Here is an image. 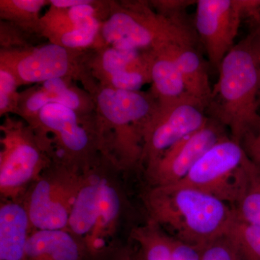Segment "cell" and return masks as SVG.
<instances>
[{"instance_id": "obj_1", "label": "cell", "mask_w": 260, "mask_h": 260, "mask_svg": "<svg viewBox=\"0 0 260 260\" xmlns=\"http://www.w3.org/2000/svg\"><path fill=\"white\" fill-rule=\"evenodd\" d=\"M115 170L104 157L84 169L67 229L95 260H124L129 254L117 251L114 244L124 209Z\"/></svg>"}, {"instance_id": "obj_2", "label": "cell", "mask_w": 260, "mask_h": 260, "mask_svg": "<svg viewBox=\"0 0 260 260\" xmlns=\"http://www.w3.org/2000/svg\"><path fill=\"white\" fill-rule=\"evenodd\" d=\"M143 202L149 221L174 239L198 248L225 234L235 218L229 203L178 184L150 186Z\"/></svg>"}, {"instance_id": "obj_3", "label": "cell", "mask_w": 260, "mask_h": 260, "mask_svg": "<svg viewBox=\"0 0 260 260\" xmlns=\"http://www.w3.org/2000/svg\"><path fill=\"white\" fill-rule=\"evenodd\" d=\"M208 109L211 119L229 128L242 143L260 120V56L251 35L228 53L219 68Z\"/></svg>"}, {"instance_id": "obj_4", "label": "cell", "mask_w": 260, "mask_h": 260, "mask_svg": "<svg viewBox=\"0 0 260 260\" xmlns=\"http://www.w3.org/2000/svg\"><path fill=\"white\" fill-rule=\"evenodd\" d=\"M92 93L102 156L118 170L141 164L143 130L158 103L151 94L101 85Z\"/></svg>"}, {"instance_id": "obj_5", "label": "cell", "mask_w": 260, "mask_h": 260, "mask_svg": "<svg viewBox=\"0 0 260 260\" xmlns=\"http://www.w3.org/2000/svg\"><path fill=\"white\" fill-rule=\"evenodd\" d=\"M149 5L112 2L101 26V48L153 52L170 46L195 45L196 36L184 19L160 14Z\"/></svg>"}, {"instance_id": "obj_6", "label": "cell", "mask_w": 260, "mask_h": 260, "mask_svg": "<svg viewBox=\"0 0 260 260\" xmlns=\"http://www.w3.org/2000/svg\"><path fill=\"white\" fill-rule=\"evenodd\" d=\"M1 133V200H21L54 160L34 129L23 121L8 117Z\"/></svg>"}, {"instance_id": "obj_7", "label": "cell", "mask_w": 260, "mask_h": 260, "mask_svg": "<svg viewBox=\"0 0 260 260\" xmlns=\"http://www.w3.org/2000/svg\"><path fill=\"white\" fill-rule=\"evenodd\" d=\"M84 169L54 160L30 186L23 202L34 230H67Z\"/></svg>"}, {"instance_id": "obj_8", "label": "cell", "mask_w": 260, "mask_h": 260, "mask_svg": "<svg viewBox=\"0 0 260 260\" xmlns=\"http://www.w3.org/2000/svg\"><path fill=\"white\" fill-rule=\"evenodd\" d=\"M88 55L85 51L72 50L49 42L31 49L2 50L0 62L13 70L20 85L42 83L55 78H75L85 82L90 90L89 80L93 78L89 70Z\"/></svg>"}, {"instance_id": "obj_9", "label": "cell", "mask_w": 260, "mask_h": 260, "mask_svg": "<svg viewBox=\"0 0 260 260\" xmlns=\"http://www.w3.org/2000/svg\"><path fill=\"white\" fill-rule=\"evenodd\" d=\"M246 157L242 143L226 135L205 152L176 184L208 193L233 205Z\"/></svg>"}, {"instance_id": "obj_10", "label": "cell", "mask_w": 260, "mask_h": 260, "mask_svg": "<svg viewBox=\"0 0 260 260\" xmlns=\"http://www.w3.org/2000/svg\"><path fill=\"white\" fill-rule=\"evenodd\" d=\"M195 25L210 64L218 70L234 47L241 20L260 5L259 0H198Z\"/></svg>"}, {"instance_id": "obj_11", "label": "cell", "mask_w": 260, "mask_h": 260, "mask_svg": "<svg viewBox=\"0 0 260 260\" xmlns=\"http://www.w3.org/2000/svg\"><path fill=\"white\" fill-rule=\"evenodd\" d=\"M204 112L193 100L158 105L143 130L141 164L150 167L173 145L201 129L209 120Z\"/></svg>"}, {"instance_id": "obj_12", "label": "cell", "mask_w": 260, "mask_h": 260, "mask_svg": "<svg viewBox=\"0 0 260 260\" xmlns=\"http://www.w3.org/2000/svg\"><path fill=\"white\" fill-rule=\"evenodd\" d=\"M225 136L223 126L210 118L201 129L184 137L164 152L154 164L145 168L150 186L177 184L203 154Z\"/></svg>"}, {"instance_id": "obj_13", "label": "cell", "mask_w": 260, "mask_h": 260, "mask_svg": "<svg viewBox=\"0 0 260 260\" xmlns=\"http://www.w3.org/2000/svg\"><path fill=\"white\" fill-rule=\"evenodd\" d=\"M49 104H59L74 109L83 115L95 108L93 99L84 95L71 84V79L55 78L43 82L39 87L20 94L18 112L27 124L37 116L39 111Z\"/></svg>"}, {"instance_id": "obj_14", "label": "cell", "mask_w": 260, "mask_h": 260, "mask_svg": "<svg viewBox=\"0 0 260 260\" xmlns=\"http://www.w3.org/2000/svg\"><path fill=\"white\" fill-rule=\"evenodd\" d=\"M34 231L21 200H1L0 260H24Z\"/></svg>"}, {"instance_id": "obj_15", "label": "cell", "mask_w": 260, "mask_h": 260, "mask_svg": "<svg viewBox=\"0 0 260 260\" xmlns=\"http://www.w3.org/2000/svg\"><path fill=\"white\" fill-rule=\"evenodd\" d=\"M24 260H95L68 230H34Z\"/></svg>"}, {"instance_id": "obj_16", "label": "cell", "mask_w": 260, "mask_h": 260, "mask_svg": "<svg viewBox=\"0 0 260 260\" xmlns=\"http://www.w3.org/2000/svg\"><path fill=\"white\" fill-rule=\"evenodd\" d=\"M177 64L180 72L187 95L204 109L211 99L213 88L204 62L194 49V46L174 45L164 48Z\"/></svg>"}, {"instance_id": "obj_17", "label": "cell", "mask_w": 260, "mask_h": 260, "mask_svg": "<svg viewBox=\"0 0 260 260\" xmlns=\"http://www.w3.org/2000/svg\"><path fill=\"white\" fill-rule=\"evenodd\" d=\"M150 53L151 95L158 105L194 101L186 93L182 77L172 56L164 49Z\"/></svg>"}, {"instance_id": "obj_18", "label": "cell", "mask_w": 260, "mask_h": 260, "mask_svg": "<svg viewBox=\"0 0 260 260\" xmlns=\"http://www.w3.org/2000/svg\"><path fill=\"white\" fill-rule=\"evenodd\" d=\"M234 216L244 223L260 226V169L246 157L239 177Z\"/></svg>"}, {"instance_id": "obj_19", "label": "cell", "mask_w": 260, "mask_h": 260, "mask_svg": "<svg viewBox=\"0 0 260 260\" xmlns=\"http://www.w3.org/2000/svg\"><path fill=\"white\" fill-rule=\"evenodd\" d=\"M138 260H172L174 238L151 221L132 230Z\"/></svg>"}, {"instance_id": "obj_20", "label": "cell", "mask_w": 260, "mask_h": 260, "mask_svg": "<svg viewBox=\"0 0 260 260\" xmlns=\"http://www.w3.org/2000/svg\"><path fill=\"white\" fill-rule=\"evenodd\" d=\"M49 4L44 0H1L0 16L2 20L12 22L23 30L39 32V13L43 7Z\"/></svg>"}, {"instance_id": "obj_21", "label": "cell", "mask_w": 260, "mask_h": 260, "mask_svg": "<svg viewBox=\"0 0 260 260\" xmlns=\"http://www.w3.org/2000/svg\"><path fill=\"white\" fill-rule=\"evenodd\" d=\"M226 234L239 260H260V226L234 218Z\"/></svg>"}, {"instance_id": "obj_22", "label": "cell", "mask_w": 260, "mask_h": 260, "mask_svg": "<svg viewBox=\"0 0 260 260\" xmlns=\"http://www.w3.org/2000/svg\"><path fill=\"white\" fill-rule=\"evenodd\" d=\"M20 85L13 70L0 62V116L18 112L20 94L17 90Z\"/></svg>"}, {"instance_id": "obj_23", "label": "cell", "mask_w": 260, "mask_h": 260, "mask_svg": "<svg viewBox=\"0 0 260 260\" xmlns=\"http://www.w3.org/2000/svg\"><path fill=\"white\" fill-rule=\"evenodd\" d=\"M201 260H239L226 233L198 248Z\"/></svg>"}, {"instance_id": "obj_24", "label": "cell", "mask_w": 260, "mask_h": 260, "mask_svg": "<svg viewBox=\"0 0 260 260\" xmlns=\"http://www.w3.org/2000/svg\"><path fill=\"white\" fill-rule=\"evenodd\" d=\"M196 3L188 0H172V1H154L152 5L160 14L169 17H180L181 12L188 6Z\"/></svg>"}, {"instance_id": "obj_25", "label": "cell", "mask_w": 260, "mask_h": 260, "mask_svg": "<svg viewBox=\"0 0 260 260\" xmlns=\"http://www.w3.org/2000/svg\"><path fill=\"white\" fill-rule=\"evenodd\" d=\"M172 260L201 259L198 247L174 239Z\"/></svg>"}, {"instance_id": "obj_26", "label": "cell", "mask_w": 260, "mask_h": 260, "mask_svg": "<svg viewBox=\"0 0 260 260\" xmlns=\"http://www.w3.org/2000/svg\"><path fill=\"white\" fill-rule=\"evenodd\" d=\"M242 145L246 155L260 169V140L249 133L243 139Z\"/></svg>"}, {"instance_id": "obj_27", "label": "cell", "mask_w": 260, "mask_h": 260, "mask_svg": "<svg viewBox=\"0 0 260 260\" xmlns=\"http://www.w3.org/2000/svg\"><path fill=\"white\" fill-rule=\"evenodd\" d=\"M88 0H50L51 7L57 9H69L77 5L85 4Z\"/></svg>"}, {"instance_id": "obj_28", "label": "cell", "mask_w": 260, "mask_h": 260, "mask_svg": "<svg viewBox=\"0 0 260 260\" xmlns=\"http://www.w3.org/2000/svg\"><path fill=\"white\" fill-rule=\"evenodd\" d=\"M251 17L255 24V30L251 35L254 38L255 42L260 45V5Z\"/></svg>"}, {"instance_id": "obj_29", "label": "cell", "mask_w": 260, "mask_h": 260, "mask_svg": "<svg viewBox=\"0 0 260 260\" xmlns=\"http://www.w3.org/2000/svg\"><path fill=\"white\" fill-rule=\"evenodd\" d=\"M250 133H252L258 140H260V120L258 122L257 125L256 126L255 129L253 130L252 132H250Z\"/></svg>"}, {"instance_id": "obj_30", "label": "cell", "mask_w": 260, "mask_h": 260, "mask_svg": "<svg viewBox=\"0 0 260 260\" xmlns=\"http://www.w3.org/2000/svg\"><path fill=\"white\" fill-rule=\"evenodd\" d=\"M129 260H138V258H137L136 254L135 253H133L132 254L131 257H130Z\"/></svg>"}, {"instance_id": "obj_31", "label": "cell", "mask_w": 260, "mask_h": 260, "mask_svg": "<svg viewBox=\"0 0 260 260\" xmlns=\"http://www.w3.org/2000/svg\"><path fill=\"white\" fill-rule=\"evenodd\" d=\"M256 43V46H257V48H258V50H259V56H260V45H259V44H257V43Z\"/></svg>"}, {"instance_id": "obj_32", "label": "cell", "mask_w": 260, "mask_h": 260, "mask_svg": "<svg viewBox=\"0 0 260 260\" xmlns=\"http://www.w3.org/2000/svg\"><path fill=\"white\" fill-rule=\"evenodd\" d=\"M131 256H132V254H131ZM131 256H130V257H131ZM130 257H129V259H128L127 260H129Z\"/></svg>"}, {"instance_id": "obj_33", "label": "cell", "mask_w": 260, "mask_h": 260, "mask_svg": "<svg viewBox=\"0 0 260 260\" xmlns=\"http://www.w3.org/2000/svg\"><path fill=\"white\" fill-rule=\"evenodd\" d=\"M259 104H260V98H259ZM259 107H260V106H259Z\"/></svg>"}]
</instances>
